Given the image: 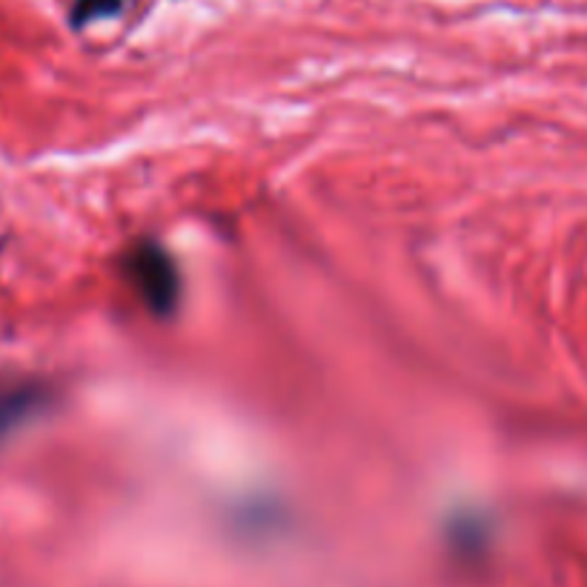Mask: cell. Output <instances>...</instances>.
<instances>
[{
    "label": "cell",
    "instance_id": "6da1fadb",
    "mask_svg": "<svg viewBox=\"0 0 587 587\" xmlns=\"http://www.w3.org/2000/svg\"><path fill=\"white\" fill-rule=\"evenodd\" d=\"M126 276L135 284L141 301H144L155 315H169L178 304V269H175L173 258L164 253V247L144 241L139 247H132L126 255Z\"/></svg>",
    "mask_w": 587,
    "mask_h": 587
},
{
    "label": "cell",
    "instance_id": "7a4b0ae2",
    "mask_svg": "<svg viewBox=\"0 0 587 587\" xmlns=\"http://www.w3.org/2000/svg\"><path fill=\"white\" fill-rule=\"evenodd\" d=\"M32 405H35L32 392H3V396H0V433L12 428Z\"/></svg>",
    "mask_w": 587,
    "mask_h": 587
},
{
    "label": "cell",
    "instance_id": "3957f363",
    "mask_svg": "<svg viewBox=\"0 0 587 587\" xmlns=\"http://www.w3.org/2000/svg\"><path fill=\"white\" fill-rule=\"evenodd\" d=\"M118 9H121V0H75L73 21L84 26V23H92L98 18L115 15Z\"/></svg>",
    "mask_w": 587,
    "mask_h": 587
}]
</instances>
